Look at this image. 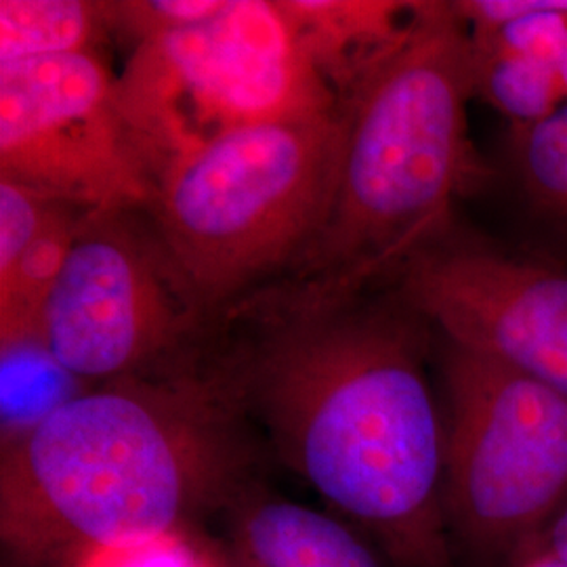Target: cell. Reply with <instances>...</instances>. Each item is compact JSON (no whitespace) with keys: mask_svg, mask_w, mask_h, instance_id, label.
I'll use <instances>...</instances> for the list:
<instances>
[{"mask_svg":"<svg viewBox=\"0 0 567 567\" xmlns=\"http://www.w3.org/2000/svg\"><path fill=\"white\" fill-rule=\"evenodd\" d=\"M444 507L458 561L517 567L567 505V395L447 343Z\"/></svg>","mask_w":567,"mask_h":567,"instance_id":"8992f818","label":"cell"},{"mask_svg":"<svg viewBox=\"0 0 567 567\" xmlns=\"http://www.w3.org/2000/svg\"><path fill=\"white\" fill-rule=\"evenodd\" d=\"M58 203L9 177H0V284L7 282Z\"/></svg>","mask_w":567,"mask_h":567,"instance_id":"ac0fdd59","label":"cell"},{"mask_svg":"<svg viewBox=\"0 0 567 567\" xmlns=\"http://www.w3.org/2000/svg\"><path fill=\"white\" fill-rule=\"evenodd\" d=\"M86 215L81 208L58 204L13 276L0 284V344L37 337L42 307L60 280Z\"/></svg>","mask_w":567,"mask_h":567,"instance_id":"5bb4252c","label":"cell"},{"mask_svg":"<svg viewBox=\"0 0 567 567\" xmlns=\"http://www.w3.org/2000/svg\"><path fill=\"white\" fill-rule=\"evenodd\" d=\"M107 32H114L112 2L2 0L0 65L93 53Z\"/></svg>","mask_w":567,"mask_h":567,"instance_id":"7c38bea8","label":"cell"},{"mask_svg":"<svg viewBox=\"0 0 567 567\" xmlns=\"http://www.w3.org/2000/svg\"><path fill=\"white\" fill-rule=\"evenodd\" d=\"M89 386L37 337L0 344V446L18 442Z\"/></svg>","mask_w":567,"mask_h":567,"instance_id":"4fadbf2b","label":"cell"},{"mask_svg":"<svg viewBox=\"0 0 567 567\" xmlns=\"http://www.w3.org/2000/svg\"><path fill=\"white\" fill-rule=\"evenodd\" d=\"M473 93L465 21L452 2H425L404 47L344 105L324 224L269 290L303 303L353 301L447 236L454 198L482 175L466 135Z\"/></svg>","mask_w":567,"mask_h":567,"instance_id":"3957f363","label":"cell"},{"mask_svg":"<svg viewBox=\"0 0 567 567\" xmlns=\"http://www.w3.org/2000/svg\"><path fill=\"white\" fill-rule=\"evenodd\" d=\"M557 72H559V82H561L564 97H567V47L564 55H561V60H559V65H557Z\"/></svg>","mask_w":567,"mask_h":567,"instance_id":"44dd1931","label":"cell"},{"mask_svg":"<svg viewBox=\"0 0 567 567\" xmlns=\"http://www.w3.org/2000/svg\"><path fill=\"white\" fill-rule=\"evenodd\" d=\"M208 322L154 225L135 210L89 213L37 339L79 381L102 385L166 368Z\"/></svg>","mask_w":567,"mask_h":567,"instance_id":"52a82bcc","label":"cell"},{"mask_svg":"<svg viewBox=\"0 0 567 567\" xmlns=\"http://www.w3.org/2000/svg\"><path fill=\"white\" fill-rule=\"evenodd\" d=\"M517 567H567L566 564L557 561L555 557H550L547 553H532Z\"/></svg>","mask_w":567,"mask_h":567,"instance_id":"ffe728a7","label":"cell"},{"mask_svg":"<svg viewBox=\"0 0 567 567\" xmlns=\"http://www.w3.org/2000/svg\"><path fill=\"white\" fill-rule=\"evenodd\" d=\"M246 416L213 368L89 386L0 450V536L23 564L187 532L248 482Z\"/></svg>","mask_w":567,"mask_h":567,"instance_id":"7a4b0ae2","label":"cell"},{"mask_svg":"<svg viewBox=\"0 0 567 567\" xmlns=\"http://www.w3.org/2000/svg\"><path fill=\"white\" fill-rule=\"evenodd\" d=\"M508 154L529 206L567 227V103L538 121L515 122Z\"/></svg>","mask_w":567,"mask_h":567,"instance_id":"9a60e30c","label":"cell"},{"mask_svg":"<svg viewBox=\"0 0 567 567\" xmlns=\"http://www.w3.org/2000/svg\"><path fill=\"white\" fill-rule=\"evenodd\" d=\"M250 332L213 365L246 421L393 567H458L444 507V414L429 324L385 301L236 305Z\"/></svg>","mask_w":567,"mask_h":567,"instance_id":"6da1fadb","label":"cell"},{"mask_svg":"<svg viewBox=\"0 0 567 567\" xmlns=\"http://www.w3.org/2000/svg\"><path fill=\"white\" fill-rule=\"evenodd\" d=\"M225 0H126L112 2L114 32L133 47L210 20L224 9Z\"/></svg>","mask_w":567,"mask_h":567,"instance_id":"e0dca14e","label":"cell"},{"mask_svg":"<svg viewBox=\"0 0 567 567\" xmlns=\"http://www.w3.org/2000/svg\"><path fill=\"white\" fill-rule=\"evenodd\" d=\"M68 561L70 567H221L187 532L84 548Z\"/></svg>","mask_w":567,"mask_h":567,"instance_id":"2e32d148","label":"cell"},{"mask_svg":"<svg viewBox=\"0 0 567 567\" xmlns=\"http://www.w3.org/2000/svg\"><path fill=\"white\" fill-rule=\"evenodd\" d=\"M532 553H547V555L555 557L557 561H561V564L567 566V505L550 522V526L545 529V534L540 536L538 545L534 547Z\"/></svg>","mask_w":567,"mask_h":567,"instance_id":"d6986e66","label":"cell"},{"mask_svg":"<svg viewBox=\"0 0 567 567\" xmlns=\"http://www.w3.org/2000/svg\"><path fill=\"white\" fill-rule=\"evenodd\" d=\"M343 110L227 133L168 168L152 225L208 318L288 271L324 224Z\"/></svg>","mask_w":567,"mask_h":567,"instance_id":"277c9868","label":"cell"},{"mask_svg":"<svg viewBox=\"0 0 567 567\" xmlns=\"http://www.w3.org/2000/svg\"><path fill=\"white\" fill-rule=\"evenodd\" d=\"M229 508L243 567H385L370 538L339 515L250 487Z\"/></svg>","mask_w":567,"mask_h":567,"instance_id":"8fae6325","label":"cell"},{"mask_svg":"<svg viewBox=\"0 0 567 567\" xmlns=\"http://www.w3.org/2000/svg\"><path fill=\"white\" fill-rule=\"evenodd\" d=\"M118 95L156 185L227 133L341 110L282 0H225L210 20L133 47Z\"/></svg>","mask_w":567,"mask_h":567,"instance_id":"5b68a950","label":"cell"},{"mask_svg":"<svg viewBox=\"0 0 567 567\" xmlns=\"http://www.w3.org/2000/svg\"><path fill=\"white\" fill-rule=\"evenodd\" d=\"M393 295L447 343L567 395V269L444 236L393 280Z\"/></svg>","mask_w":567,"mask_h":567,"instance_id":"9c48e42d","label":"cell"},{"mask_svg":"<svg viewBox=\"0 0 567 567\" xmlns=\"http://www.w3.org/2000/svg\"><path fill=\"white\" fill-rule=\"evenodd\" d=\"M305 53L343 110L423 16L410 0H282Z\"/></svg>","mask_w":567,"mask_h":567,"instance_id":"30bf717a","label":"cell"},{"mask_svg":"<svg viewBox=\"0 0 567 567\" xmlns=\"http://www.w3.org/2000/svg\"><path fill=\"white\" fill-rule=\"evenodd\" d=\"M0 177L86 213L150 208L156 182L97 51L0 65Z\"/></svg>","mask_w":567,"mask_h":567,"instance_id":"ba28073f","label":"cell"}]
</instances>
